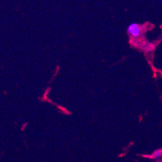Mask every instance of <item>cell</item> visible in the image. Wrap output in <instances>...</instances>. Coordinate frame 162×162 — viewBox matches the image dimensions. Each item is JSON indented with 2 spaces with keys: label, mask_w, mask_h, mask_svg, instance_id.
<instances>
[{
  "label": "cell",
  "mask_w": 162,
  "mask_h": 162,
  "mask_svg": "<svg viewBox=\"0 0 162 162\" xmlns=\"http://www.w3.org/2000/svg\"><path fill=\"white\" fill-rule=\"evenodd\" d=\"M143 31L142 27L136 23H132L127 27V32L133 38H138Z\"/></svg>",
  "instance_id": "cell-1"
},
{
  "label": "cell",
  "mask_w": 162,
  "mask_h": 162,
  "mask_svg": "<svg viewBox=\"0 0 162 162\" xmlns=\"http://www.w3.org/2000/svg\"><path fill=\"white\" fill-rule=\"evenodd\" d=\"M161 156H162V149H158V150L154 152L153 155L149 156V158H153V159H158V158H161Z\"/></svg>",
  "instance_id": "cell-2"
},
{
  "label": "cell",
  "mask_w": 162,
  "mask_h": 162,
  "mask_svg": "<svg viewBox=\"0 0 162 162\" xmlns=\"http://www.w3.org/2000/svg\"><path fill=\"white\" fill-rule=\"evenodd\" d=\"M159 3H161L162 4V0H157Z\"/></svg>",
  "instance_id": "cell-3"
}]
</instances>
